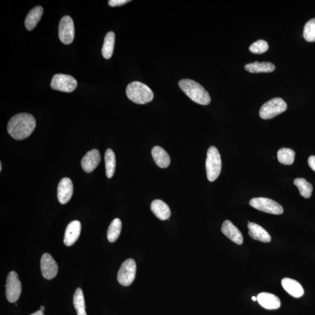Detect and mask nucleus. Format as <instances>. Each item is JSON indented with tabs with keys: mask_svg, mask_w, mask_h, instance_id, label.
Wrapping results in <instances>:
<instances>
[{
	"mask_svg": "<svg viewBox=\"0 0 315 315\" xmlns=\"http://www.w3.org/2000/svg\"><path fill=\"white\" fill-rule=\"evenodd\" d=\"M2 171V163H0V171Z\"/></svg>",
	"mask_w": 315,
	"mask_h": 315,
	"instance_id": "36",
	"label": "nucleus"
},
{
	"mask_svg": "<svg viewBox=\"0 0 315 315\" xmlns=\"http://www.w3.org/2000/svg\"><path fill=\"white\" fill-rule=\"evenodd\" d=\"M115 43V34L113 32L107 34L104 39V43L102 49V56L106 59H109L112 57Z\"/></svg>",
	"mask_w": 315,
	"mask_h": 315,
	"instance_id": "23",
	"label": "nucleus"
},
{
	"mask_svg": "<svg viewBox=\"0 0 315 315\" xmlns=\"http://www.w3.org/2000/svg\"><path fill=\"white\" fill-rule=\"evenodd\" d=\"M249 235L252 239L263 243L271 241V236L260 225L254 223H250L248 225Z\"/></svg>",
	"mask_w": 315,
	"mask_h": 315,
	"instance_id": "18",
	"label": "nucleus"
},
{
	"mask_svg": "<svg viewBox=\"0 0 315 315\" xmlns=\"http://www.w3.org/2000/svg\"><path fill=\"white\" fill-rule=\"evenodd\" d=\"M31 315H45V314L44 312H43V311L39 310H38L37 312L32 313Z\"/></svg>",
	"mask_w": 315,
	"mask_h": 315,
	"instance_id": "33",
	"label": "nucleus"
},
{
	"mask_svg": "<svg viewBox=\"0 0 315 315\" xmlns=\"http://www.w3.org/2000/svg\"><path fill=\"white\" fill-rule=\"evenodd\" d=\"M6 287L7 299L11 303L17 302L20 298L21 292H22V285H21L19 275L16 271H11L9 274L7 278Z\"/></svg>",
	"mask_w": 315,
	"mask_h": 315,
	"instance_id": "6",
	"label": "nucleus"
},
{
	"mask_svg": "<svg viewBox=\"0 0 315 315\" xmlns=\"http://www.w3.org/2000/svg\"><path fill=\"white\" fill-rule=\"evenodd\" d=\"M293 184L298 188L300 195L304 198L309 199L312 195L313 186L309 182H307L305 179L297 178L293 181Z\"/></svg>",
	"mask_w": 315,
	"mask_h": 315,
	"instance_id": "27",
	"label": "nucleus"
},
{
	"mask_svg": "<svg viewBox=\"0 0 315 315\" xmlns=\"http://www.w3.org/2000/svg\"><path fill=\"white\" fill-rule=\"evenodd\" d=\"M101 155L98 149L88 151L81 160V166L87 173H91L101 162Z\"/></svg>",
	"mask_w": 315,
	"mask_h": 315,
	"instance_id": "13",
	"label": "nucleus"
},
{
	"mask_svg": "<svg viewBox=\"0 0 315 315\" xmlns=\"http://www.w3.org/2000/svg\"><path fill=\"white\" fill-rule=\"evenodd\" d=\"M81 224L80 221L75 220L67 225L64 234V243L67 246H71L76 242L80 236Z\"/></svg>",
	"mask_w": 315,
	"mask_h": 315,
	"instance_id": "14",
	"label": "nucleus"
},
{
	"mask_svg": "<svg viewBox=\"0 0 315 315\" xmlns=\"http://www.w3.org/2000/svg\"><path fill=\"white\" fill-rule=\"evenodd\" d=\"M257 300L261 306L266 309H277L281 306L280 299L270 293H260L257 296Z\"/></svg>",
	"mask_w": 315,
	"mask_h": 315,
	"instance_id": "16",
	"label": "nucleus"
},
{
	"mask_svg": "<svg viewBox=\"0 0 315 315\" xmlns=\"http://www.w3.org/2000/svg\"><path fill=\"white\" fill-rule=\"evenodd\" d=\"M130 2L128 0H110L108 4L110 7H115L123 6Z\"/></svg>",
	"mask_w": 315,
	"mask_h": 315,
	"instance_id": "31",
	"label": "nucleus"
},
{
	"mask_svg": "<svg viewBox=\"0 0 315 315\" xmlns=\"http://www.w3.org/2000/svg\"><path fill=\"white\" fill-rule=\"evenodd\" d=\"M36 127V120L31 114H16L9 121L7 131L17 140H22L30 136Z\"/></svg>",
	"mask_w": 315,
	"mask_h": 315,
	"instance_id": "1",
	"label": "nucleus"
},
{
	"mask_svg": "<svg viewBox=\"0 0 315 315\" xmlns=\"http://www.w3.org/2000/svg\"><path fill=\"white\" fill-rule=\"evenodd\" d=\"M221 231L224 235L230 239L231 241L236 244L241 245L243 242V238L241 232L235 226L233 223L230 220L224 222L221 227Z\"/></svg>",
	"mask_w": 315,
	"mask_h": 315,
	"instance_id": "15",
	"label": "nucleus"
},
{
	"mask_svg": "<svg viewBox=\"0 0 315 315\" xmlns=\"http://www.w3.org/2000/svg\"><path fill=\"white\" fill-rule=\"evenodd\" d=\"M121 227L122 224L119 218H115L112 221L107 232V238L109 242L113 243L117 241L120 235Z\"/></svg>",
	"mask_w": 315,
	"mask_h": 315,
	"instance_id": "25",
	"label": "nucleus"
},
{
	"mask_svg": "<svg viewBox=\"0 0 315 315\" xmlns=\"http://www.w3.org/2000/svg\"><path fill=\"white\" fill-rule=\"evenodd\" d=\"M73 304L78 315H87L83 291L80 288H77L74 293Z\"/></svg>",
	"mask_w": 315,
	"mask_h": 315,
	"instance_id": "26",
	"label": "nucleus"
},
{
	"mask_svg": "<svg viewBox=\"0 0 315 315\" xmlns=\"http://www.w3.org/2000/svg\"><path fill=\"white\" fill-rule=\"evenodd\" d=\"M40 310L43 311V312H44V310H45V307L44 306H41Z\"/></svg>",
	"mask_w": 315,
	"mask_h": 315,
	"instance_id": "34",
	"label": "nucleus"
},
{
	"mask_svg": "<svg viewBox=\"0 0 315 315\" xmlns=\"http://www.w3.org/2000/svg\"><path fill=\"white\" fill-rule=\"evenodd\" d=\"M74 25L72 19L64 16L60 20L59 27V37L64 45H70L74 38Z\"/></svg>",
	"mask_w": 315,
	"mask_h": 315,
	"instance_id": "10",
	"label": "nucleus"
},
{
	"mask_svg": "<svg viewBox=\"0 0 315 315\" xmlns=\"http://www.w3.org/2000/svg\"><path fill=\"white\" fill-rule=\"evenodd\" d=\"M281 285L285 291L294 298H298L303 295L304 290L302 285L293 279L284 278L281 280Z\"/></svg>",
	"mask_w": 315,
	"mask_h": 315,
	"instance_id": "17",
	"label": "nucleus"
},
{
	"mask_svg": "<svg viewBox=\"0 0 315 315\" xmlns=\"http://www.w3.org/2000/svg\"><path fill=\"white\" fill-rule=\"evenodd\" d=\"M303 36L307 42H315V19L307 21L304 27Z\"/></svg>",
	"mask_w": 315,
	"mask_h": 315,
	"instance_id": "29",
	"label": "nucleus"
},
{
	"mask_svg": "<svg viewBox=\"0 0 315 315\" xmlns=\"http://www.w3.org/2000/svg\"><path fill=\"white\" fill-rule=\"evenodd\" d=\"M268 49V43L264 40H259L253 43L249 47V51L254 54H263Z\"/></svg>",
	"mask_w": 315,
	"mask_h": 315,
	"instance_id": "30",
	"label": "nucleus"
},
{
	"mask_svg": "<svg viewBox=\"0 0 315 315\" xmlns=\"http://www.w3.org/2000/svg\"><path fill=\"white\" fill-rule=\"evenodd\" d=\"M252 299L253 300V301H256V300H257V298L255 296H252Z\"/></svg>",
	"mask_w": 315,
	"mask_h": 315,
	"instance_id": "35",
	"label": "nucleus"
},
{
	"mask_svg": "<svg viewBox=\"0 0 315 315\" xmlns=\"http://www.w3.org/2000/svg\"><path fill=\"white\" fill-rule=\"evenodd\" d=\"M307 162H308L309 166L311 169L315 172V156H310Z\"/></svg>",
	"mask_w": 315,
	"mask_h": 315,
	"instance_id": "32",
	"label": "nucleus"
},
{
	"mask_svg": "<svg viewBox=\"0 0 315 315\" xmlns=\"http://www.w3.org/2000/svg\"><path fill=\"white\" fill-rule=\"evenodd\" d=\"M295 153L292 149L287 148H282L278 150L277 159L280 163L286 166H289L293 164L295 160Z\"/></svg>",
	"mask_w": 315,
	"mask_h": 315,
	"instance_id": "28",
	"label": "nucleus"
},
{
	"mask_svg": "<svg viewBox=\"0 0 315 315\" xmlns=\"http://www.w3.org/2000/svg\"><path fill=\"white\" fill-rule=\"evenodd\" d=\"M126 95L130 101L139 105L151 102L153 99L151 89L147 85L138 81L132 82L128 85Z\"/></svg>",
	"mask_w": 315,
	"mask_h": 315,
	"instance_id": "3",
	"label": "nucleus"
},
{
	"mask_svg": "<svg viewBox=\"0 0 315 315\" xmlns=\"http://www.w3.org/2000/svg\"><path fill=\"white\" fill-rule=\"evenodd\" d=\"M287 109V103L283 99L275 98L265 103L261 107L259 115L264 120L271 119L284 112Z\"/></svg>",
	"mask_w": 315,
	"mask_h": 315,
	"instance_id": "5",
	"label": "nucleus"
},
{
	"mask_svg": "<svg viewBox=\"0 0 315 315\" xmlns=\"http://www.w3.org/2000/svg\"><path fill=\"white\" fill-rule=\"evenodd\" d=\"M41 268L43 277L47 280H52L58 273V265L51 255L48 253L42 256Z\"/></svg>",
	"mask_w": 315,
	"mask_h": 315,
	"instance_id": "11",
	"label": "nucleus"
},
{
	"mask_svg": "<svg viewBox=\"0 0 315 315\" xmlns=\"http://www.w3.org/2000/svg\"><path fill=\"white\" fill-rule=\"evenodd\" d=\"M249 205L257 210L263 212L275 215L283 213L282 207L274 200L265 198H253L250 200Z\"/></svg>",
	"mask_w": 315,
	"mask_h": 315,
	"instance_id": "7",
	"label": "nucleus"
},
{
	"mask_svg": "<svg viewBox=\"0 0 315 315\" xmlns=\"http://www.w3.org/2000/svg\"><path fill=\"white\" fill-rule=\"evenodd\" d=\"M179 86L185 94L193 102L202 105H208L211 97L202 85L189 79H184L179 82Z\"/></svg>",
	"mask_w": 315,
	"mask_h": 315,
	"instance_id": "2",
	"label": "nucleus"
},
{
	"mask_svg": "<svg viewBox=\"0 0 315 315\" xmlns=\"http://www.w3.org/2000/svg\"><path fill=\"white\" fill-rule=\"evenodd\" d=\"M151 153L158 167L161 168H167L169 167L171 159L166 150L161 146H155L152 148Z\"/></svg>",
	"mask_w": 315,
	"mask_h": 315,
	"instance_id": "20",
	"label": "nucleus"
},
{
	"mask_svg": "<svg viewBox=\"0 0 315 315\" xmlns=\"http://www.w3.org/2000/svg\"><path fill=\"white\" fill-rule=\"evenodd\" d=\"M43 13L44 9L41 6L35 7L30 11L25 21V25L28 31H32L37 27L39 21L41 19Z\"/></svg>",
	"mask_w": 315,
	"mask_h": 315,
	"instance_id": "21",
	"label": "nucleus"
},
{
	"mask_svg": "<svg viewBox=\"0 0 315 315\" xmlns=\"http://www.w3.org/2000/svg\"><path fill=\"white\" fill-rule=\"evenodd\" d=\"M151 210L155 216L161 220L169 219L171 212L169 206L161 200H155L151 205Z\"/></svg>",
	"mask_w": 315,
	"mask_h": 315,
	"instance_id": "19",
	"label": "nucleus"
},
{
	"mask_svg": "<svg viewBox=\"0 0 315 315\" xmlns=\"http://www.w3.org/2000/svg\"><path fill=\"white\" fill-rule=\"evenodd\" d=\"M55 90L64 92H72L77 87V81L73 77L63 74L55 75L51 84Z\"/></svg>",
	"mask_w": 315,
	"mask_h": 315,
	"instance_id": "9",
	"label": "nucleus"
},
{
	"mask_svg": "<svg viewBox=\"0 0 315 315\" xmlns=\"http://www.w3.org/2000/svg\"><path fill=\"white\" fill-rule=\"evenodd\" d=\"M222 161L219 151L214 146H211L207 151L206 161L207 177L210 182H214L219 177Z\"/></svg>",
	"mask_w": 315,
	"mask_h": 315,
	"instance_id": "4",
	"label": "nucleus"
},
{
	"mask_svg": "<svg viewBox=\"0 0 315 315\" xmlns=\"http://www.w3.org/2000/svg\"><path fill=\"white\" fill-rule=\"evenodd\" d=\"M106 175L107 178H112L115 173L116 156L112 149H107L105 155Z\"/></svg>",
	"mask_w": 315,
	"mask_h": 315,
	"instance_id": "24",
	"label": "nucleus"
},
{
	"mask_svg": "<svg viewBox=\"0 0 315 315\" xmlns=\"http://www.w3.org/2000/svg\"><path fill=\"white\" fill-rule=\"evenodd\" d=\"M73 184L70 179L64 178L60 181L57 188V198L62 205H66L72 198Z\"/></svg>",
	"mask_w": 315,
	"mask_h": 315,
	"instance_id": "12",
	"label": "nucleus"
},
{
	"mask_svg": "<svg viewBox=\"0 0 315 315\" xmlns=\"http://www.w3.org/2000/svg\"><path fill=\"white\" fill-rule=\"evenodd\" d=\"M137 266L134 260L128 259L121 264L117 274V281L121 285L129 286L135 277Z\"/></svg>",
	"mask_w": 315,
	"mask_h": 315,
	"instance_id": "8",
	"label": "nucleus"
},
{
	"mask_svg": "<svg viewBox=\"0 0 315 315\" xmlns=\"http://www.w3.org/2000/svg\"><path fill=\"white\" fill-rule=\"evenodd\" d=\"M245 69L250 73H271L274 71L275 67L270 62H255L246 64Z\"/></svg>",
	"mask_w": 315,
	"mask_h": 315,
	"instance_id": "22",
	"label": "nucleus"
}]
</instances>
